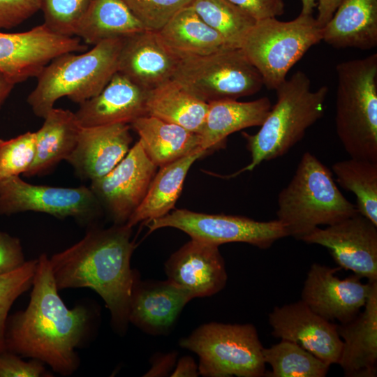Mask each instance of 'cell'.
Wrapping results in <instances>:
<instances>
[{
    "label": "cell",
    "instance_id": "1",
    "mask_svg": "<svg viewBox=\"0 0 377 377\" xmlns=\"http://www.w3.org/2000/svg\"><path fill=\"white\" fill-rule=\"evenodd\" d=\"M27 308L8 317L6 350L38 360L61 376H71L80 365L76 348L87 335L91 313L84 306L69 309L65 304L45 253L37 258Z\"/></svg>",
    "mask_w": 377,
    "mask_h": 377
},
{
    "label": "cell",
    "instance_id": "2",
    "mask_svg": "<svg viewBox=\"0 0 377 377\" xmlns=\"http://www.w3.org/2000/svg\"><path fill=\"white\" fill-rule=\"evenodd\" d=\"M132 228L114 224L90 228L79 242L49 258L59 290L89 288L104 301L119 334L128 326V311L137 272L131 269Z\"/></svg>",
    "mask_w": 377,
    "mask_h": 377
},
{
    "label": "cell",
    "instance_id": "3",
    "mask_svg": "<svg viewBox=\"0 0 377 377\" xmlns=\"http://www.w3.org/2000/svg\"><path fill=\"white\" fill-rule=\"evenodd\" d=\"M275 90L276 102L259 131L253 135L242 133L251 162L239 172L252 171L262 162L286 154L324 114L328 87L323 85L312 91L304 72H295Z\"/></svg>",
    "mask_w": 377,
    "mask_h": 377
},
{
    "label": "cell",
    "instance_id": "4",
    "mask_svg": "<svg viewBox=\"0 0 377 377\" xmlns=\"http://www.w3.org/2000/svg\"><path fill=\"white\" fill-rule=\"evenodd\" d=\"M276 216L288 236L301 240L320 226H330L358 213L341 193L332 172L306 151L288 184L278 195Z\"/></svg>",
    "mask_w": 377,
    "mask_h": 377
},
{
    "label": "cell",
    "instance_id": "5",
    "mask_svg": "<svg viewBox=\"0 0 377 377\" xmlns=\"http://www.w3.org/2000/svg\"><path fill=\"white\" fill-rule=\"evenodd\" d=\"M122 38L108 39L85 52H66L53 59L27 97L35 115L43 119L64 96L80 104L99 94L117 72Z\"/></svg>",
    "mask_w": 377,
    "mask_h": 377
},
{
    "label": "cell",
    "instance_id": "6",
    "mask_svg": "<svg viewBox=\"0 0 377 377\" xmlns=\"http://www.w3.org/2000/svg\"><path fill=\"white\" fill-rule=\"evenodd\" d=\"M335 127L350 158L377 161V54L336 66Z\"/></svg>",
    "mask_w": 377,
    "mask_h": 377
},
{
    "label": "cell",
    "instance_id": "7",
    "mask_svg": "<svg viewBox=\"0 0 377 377\" xmlns=\"http://www.w3.org/2000/svg\"><path fill=\"white\" fill-rule=\"evenodd\" d=\"M322 40V29L312 15L300 14L283 22L276 17L257 20L241 50L260 73L264 86L276 89L290 68Z\"/></svg>",
    "mask_w": 377,
    "mask_h": 377
},
{
    "label": "cell",
    "instance_id": "8",
    "mask_svg": "<svg viewBox=\"0 0 377 377\" xmlns=\"http://www.w3.org/2000/svg\"><path fill=\"white\" fill-rule=\"evenodd\" d=\"M179 345L198 355L202 376H265L264 347L252 324H203L182 339Z\"/></svg>",
    "mask_w": 377,
    "mask_h": 377
},
{
    "label": "cell",
    "instance_id": "9",
    "mask_svg": "<svg viewBox=\"0 0 377 377\" xmlns=\"http://www.w3.org/2000/svg\"><path fill=\"white\" fill-rule=\"evenodd\" d=\"M172 79L207 103L237 100L256 94L264 87L260 73L241 48L182 58Z\"/></svg>",
    "mask_w": 377,
    "mask_h": 377
},
{
    "label": "cell",
    "instance_id": "10",
    "mask_svg": "<svg viewBox=\"0 0 377 377\" xmlns=\"http://www.w3.org/2000/svg\"><path fill=\"white\" fill-rule=\"evenodd\" d=\"M145 224L150 232L173 228L184 232L191 239L219 246L226 243L243 242L266 249L288 236L284 226L278 219L258 221L242 216L209 214L185 209H175Z\"/></svg>",
    "mask_w": 377,
    "mask_h": 377
},
{
    "label": "cell",
    "instance_id": "11",
    "mask_svg": "<svg viewBox=\"0 0 377 377\" xmlns=\"http://www.w3.org/2000/svg\"><path fill=\"white\" fill-rule=\"evenodd\" d=\"M102 211L89 187L34 185L19 176L0 179V214L35 212L59 219L72 217L82 224H92Z\"/></svg>",
    "mask_w": 377,
    "mask_h": 377
},
{
    "label": "cell",
    "instance_id": "12",
    "mask_svg": "<svg viewBox=\"0 0 377 377\" xmlns=\"http://www.w3.org/2000/svg\"><path fill=\"white\" fill-rule=\"evenodd\" d=\"M157 167L138 140L106 175L91 181L90 189L116 225H124L144 199Z\"/></svg>",
    "mask_w": 377,
    "mask_h": 377
},
{
    "label": "cell",
    "instance_id": "13",
    "mask_svg": "<svg viewBox=\"0 0 377 377\" xmlns=\"http://www.w3.org/2000/svg\"><path fill=\"white\" fill-rule=\"evenodd\" d=\"M301 240L327 248L341 269L377 281V226L360 214L318 227Z\"/></svg>",
    "mask_w": 377,
    "mask_h": 377
},
{
    "label": "cell",
    "instance_id": "14",
    "mask_svg": "<svg viewBox=\"0 0 377 377\" xmlns=\"http://www.w3.org/2000/svg\"><path fill=\"white\" fill-rule=\"evenodd\" d=\"M341 269L313 263L304 283L301 300L323 318L345 323L358 315L377 281L364 283L354 274L341 279L336 275Z\"/></svg>",
    "mask_w": 377,
    "mask_h": 377
},
{
    "label": "cell",
    "instance_id": "15",
    "mask_svg": "<svg viewBox=\"0 0 377 377\" xmlns=\"http://www.w3.org/2000/svg\"><path fill=\"white\" fill-rule=\"evenodd\" d=\"M268 320L273 337L297 343L330 366L338 364L343 345L338 325L303 301L274 307Z\"/></svg>",
    "mask_w": 377,
    "mask_h": 377
},
{
    "label": "cell",
    "instance_id": "16",
    "mask_svg": "<svg viewBox=\"0 0 377 377\" xmlns=\"http://www.w3.org/2000/svg\"><path fill=\"white\" fill-rule=\"evenodd\" d=\"M168 280L191 297H209L226 285L228 275L219 246L191 239L165 263Z\"/></svg>",
    "mask_w": 377,
    "mask_h": 377
},
{
    "label": "cell",
    "instance_id": "17",
    "mask_svg": "<svg viewBox=\"0 0 377 377\" xmlns=\"http://www.w3.org/2000/svg\"><path fill=\"white\" fill-rule=\"evenodd\" d=\"M179 60L158 31L145 29L122 38L117 73L149 91L173 78Z\"/></svg>",
    "mask_w": 377,
    "mask_h": 377
},
{
    "label": "cell",
    "instance_id": "18",
    "mask_svg": "<svg viewBox=\"0 0 377 377\" xmlns=\"http://www.w3.org/2000/svg\"><path fill=\"white\" fill-rule=\"evenodd\" d=\"M193 297L169 280L142 281L137 273L131 297L128 321L151 335L168 334Z\"/></svg>",
    "mask_w": 377,
    "mask_h": 377
},
{
    "label": "cell",
    "instance_id": "19",
    "mask_svg": "<svg viewBox=\"0 0 377 377\" xmlns=\"http://www.w3.org/2000/svg\"><path fill=\"white\" fill-rule=\"evenodd\" d=\"M130 125L114 124L81 128L68 161L76 175L90 181L109 173L130 150Z\"/></svg>",
    "mask_w": 377,
    "mask_h": 377
},
{
    "label": "cell",
    "instance_id": "20",
    "mask_svg": "<svg viewBox=\"0 0 377 377\" xmlns=\"http://www.w3.org/2000/svg\"><path fill=\"white\" fill-rule=\"evenodd\" d=\"M147 92L117 72L99 94L80 104L75 112L77 123L82 128L130 125L147 115Z\"/></svg>",
    "mask_w": 377,
    "mask_h": 377
},
{
    "label": "cell",
    "instance_id": "21",
    "mask_svg": "<svg viewBox=\"0 0 377 377\" xmlns=\"http://www.w3.org/2000/svg\"><path fill=\"white\" fill-rule=\"evenodd\" d=\"M363 309L355 318L337 327L343 343L338 364L348 377L377 374V283Z\"/></svg>",
    "mask_w": 377,
    "mask_h": 377
},
{
    "label": "cell",
    "instance_id": "22",
    "mask_svg": "<svg viewBox=\"0 0 377 377\" xmlns=\"http://www.w3.org/2000/svg\"><path fill=\"white\" fill-rule=\"evenodd\" d=\"M271 108L268 97L246 102L227 99L208 103L205 120L198 133L200 149L207 151L215 149L235 132L260 126Z\"/></svg>",
    "mask_w": 377,
    "mask_h": 377
},
{
    "label": "cell",
    "instance_id": "23",
    "mask_svg": "<svg viewBox=\"0 0 377 377\" xmlns=\"http://www.w3.org/2000/svg\"><path fill=\"white\" fill-rule=\"evenodd\" d=\"M322 40L334 48L376 47L377 0H342L322 28Z\"/></svg>",
    "mask_w": 377,
    "mask_h": 377
},
{
    "label": "cell",
    "instance_id": "24",
    "mask_svg": "<svg viewBox=\"0 0 377 377\" xmlns=\"http://www.w3.org/2000/svg\"><path fill=\"white\" fill-rule=\"evenodd\" d=\"M50 54V38L41 26L20 33L0 32V71L15 84L37 77Z\"/></svg>",
    "mask_w": 377,
    "mask_h": 377
},
{
    "label": "cell",
    "instance_id": "25",
    "mask_svg": "<svg viewBox=\"0 0 377 377\" xmlns=\"http://www.w3.org/2000/svg\"><path fill=\"white\" fill-rule=\"evenodd\" d=\"M130 126L139 135L146 154L156 167L201 149L198 134L152 116L140 117Z\"/></svg>",
    "mask_w": 377,
    "mask_h": 377
},
{
    "label": "cell",
    "instance_id": "26",
    "mask_svg": "<svg viewBox=\"0 0 377 377\" xmlns=\"http://www.w3.org/2000/svg\"><path fill=\"white\" fill-rule=\"evenodd\" d=\"M36 135L34 162L24 175L30 177L42 175L62 160H66L76 146L81 126L75 112L61 108L51 109Z\"/></svg>",
    "mask_w": 377,
    "mask_h": 377
},
{
    "label": "cell",
    "instance_id": "27",
    "mask_svg": "<svg viewBox=\"0 0 377 377\" xmlns=\"http://www.w3.org/2000/svg\"><path fill=\"white\" fill-rule=\"evenodd\" d=\"M158 33L167 47L180 59L232 48L203 21L191 4L178 10Z\"/></svg>",
    "mask_w": 377,
    "mask_h": 377
},
{
    "label": "cell",
    "instance_id": "28",
    "mask_svg": "<svg viewBox=\"0 0 377 377\" xmlns=\"http://www.w3.org/2000/svg\"><path fill=\"white\" fill-rule=\"evenodd\" d=\"M207 151L199 149L165 165L156 172L140 205L126 225L133 226L162 217L174 209L188 170Z\"/></svg>",
    "mask_w": 377,
    "mask_h": 377
},
{
    "label": "cell",
    "instance_id": "29",
    "mask_svg": "<svg viewBox=\"0 0 377 377\" xmlns=\"http://www.w3.org/2000/svg\"><path fill=\"white\" fill-rule=\"evenodd\" d=\"M208 103L172 79L149 91L147 115L179 125L198 134L205 122Z\"/></svg>",
    "mask_w": 377,
    "mask_h": 377
},
{
    "label": "cell",
    "instance_id": "30",
    "mask_svg": "<svg viewBox=\"0 0 377 377\" xmlns=\"http://www.w3.org/2000/svg\"><path fill=\"white\" fill-rule=\"evenodd\" d=\"M145 29L124 0H91L74 36L87 44L95 45Z\"/></svg>",
    "mask_w": 377,
    "mask_h": 377
},
{
    "label": "cell",
    "instance_id": "31",
    "mask_svg": "<svg viewBox=\"0 0 377 377\" xmlns=\"http://www.w3.org/2000/svg\"><path fill=\"white\" fill-rule=\"evenodd\" d=\"M332 169L339 184L355 195L358 213L377 226V161L350 158Z\"/></svg>",
    "mask_w": 377,
    "mask_h": 377
},
{
    "label": "cell",
    "instance_id": "32",
    "mask_svg": "<svg viewBox=\"0 0 377 377\" xmlns=\"http://www.w3.org/2000/svg\"><path fill=\"white\" fill-rule=\"evenodd\" d=\"M191 6L232 48H240L257 21L230 0H193Z\"/></svg>",
    "mask_w": 377,
    "mask_h": 377
},
{
    "label": "cell",
    "instance_id": "33",
    "mask_svg": "<svg viewBox=\"0 0 377 377\" xmlns=\"http://www.w3.org/2000/svg\"><path fill=\"white\" fill-rule=\"evenodd\" d=\"M265 364L272 368L267 377H324L330 365L293 341L281 339L269 348H263Z\"/></svg>",
    "mask_w": 377,
    "mask_h": 377
},
{
    "label": "cell",
    "instance_id": "34",
    "mask_svg": "<svg viewBox=\"0 0 377 377\" xmlns=\"http://www.w3.org/2000/svg\"><path fill=\"white\" fill-rule=\"evenodd\" d=\"M37 259L26 261L17 269L0 275V354L7 351L6 332L8 313L15 300L32 286Z\"/></svg>",
    "mask_w": 377,
    "mask_h": 377
},
{
    "label": "cell",
    "instance_id": "35",
    "mask_svg": "<svg viewBox=\"0 0 377 377\" xmlns=\"http://www.w3.org/2000/svg\"><path fill=\"white\" fill-rule=\"evenodd\" d=\"M35 154V132L28 131L6 140L0 139V179L24 175Z\"/></svg>",
    "mask_w": 377,
    "mask_h": 377
},
{
    "label": "cell",
    "instance_id": "36",
    "mask_svg": "<svg viewBox=\"0 0 377 377\" xmlns=\"http://www.w3.org/2000/svg\"><path fill=\"white\" fill-rule=\"evenodd\" d=\"M91 0H40L44 24L52 32L75 36L77 24L86 13Z\"/></svg>",
    "mask_w": 377,
    "mask_h": 377
},
{
    "label": "cell",
    "instance_id": "37",
    "mask_svg": "<svg viewBox=\"0 0 377 377\" xmlns=\"http://www.w3.org/2000/svg\"><path fill=\"white\" fill-rule=\"evenodd\" d=\"M147 30L159 31L181 8L193 0H124Z\"/></svg>",
    "mask_w": 377,
    "mask_h": 377
},
{
    "label": "cell",
    "instance_id": "38",
    "mask_svg": "<svg viewBox=\"0 0 377 377\" xmlns=\"http://www.w3.org/2000/svg\"><path fill=\"white\" fill-rule=\"evenodd\" d=\"M45 364L36 359L24 361L18 355L6 351L0 354V377H50Z\"/></svg>",
    "mask_w": 377,
    "mask_h": 377
},
{
    "label": "cell",
    "instance_id": "39",
    "mask_svg": "<svg viewBox=\"0 0 377 377\" xmlns=\"http://www.w3.org/2000/svg\"><path fill=\"white\" fill-rule=\"evenodd\" d=\"M40 8V0H0V29L17 27Z\"/></svg>",
    "mask_w": 377,
    "mask_h": 377
},
{
    "label": "cell",
    "instance_id": "40",
    "mask_svg": "<svg viewBox=\"0 0 377 377\" xmlns=\"http://www.w3.org/2000/svg\"><path fill=\"white\" fill-rule=\"evenodd\" d=\"M26 261L20 240L0 232V275L17 269Z\"/></svg>",
    "mask_w": 377,
    "mask_h": 377
},
{
    "label": "cell",
    "instance_id": "41",
    "mask_svg": "<svg viewBox=\"0 0 377 377\" xmlns=\"http://www.w3.org/2000/svg\"><path fill=\"white\" fill-rule=\"evenodd\" d=\"M256 20L277 17L284 13V0H230Z\"/></svg>",
    "mask_w": 377,
    "mask_h": 377
},
{
    "label": "cell",
    "instance_id": "42",
    "mask_svg": "<svg viewBox=\"0 0 377 377\" xmlns=\"http://www.w3.org/2000/svg\"><path fill=\"white\" fill-rule=\"evenodd\" d=\"M177 354L170 353L159 354L153 358L151 368L144 375L145 376H168L172 369Z\"/></svg>",
    "mask_w": 377,
    "mask_h": 377
},
{
    "label": "cell",
    "instance_id": "43",
    "mask_svg": "<svg viewBox=\"0 0 377 377\" xmlns=\"http://www.w3.org/2000/svg\"><path fill=\"white\" fill-rule=\"evenodd\" d=\"M342 0H316L318 14L316 21L322 29L331 20Z\"/></svg>",
    "mask_w": 377,
    "mask_h": 377
},
{
    "label": "cell",
    "instance_id": "44",
    "mask_svg": "<svg viewBox=\"0 0 377 377\" xmlns=\"http://www.w3.org/2000/svg\"><path fill=\"white\" fill-rule=\"evenodd\" d=\"M198 374V366L194 360L191 356H184L178 360L177 367L171 373L170 376L172 377H195Z\"/></svg>",
    "mask_w": 377,
    "mask_h": 377
},
{
    "label": "cell",
    "instance_id": "45",
    "mask_svg": "<svg viewBox=\"0 0 377 377\" xmlns=\"http://www.w3.org/2000/svg\"><path fill=\"white\" fill-rule=\"evenodd\" d=\"M15 83L3 72L0 71V107L10 94Z\"/></svg>",
    "mask_w": 377,
    "mask_h": 377
},
{
    "label": "cell",
    "instance_id": "46",
    "mask_svg": "<svg viewBox=\"0 0 377 377\" xmlns=\"http://www.w3.org/2000/svg\"><path fill=\"white\" fill-rule=\"evenodd\" d=\"M302 9L300 14L312 15L314 8L316 7V0H301Z\"/></svg>",
    "mask_w": 377,
    "mask_h": 377
}]
</instances>
